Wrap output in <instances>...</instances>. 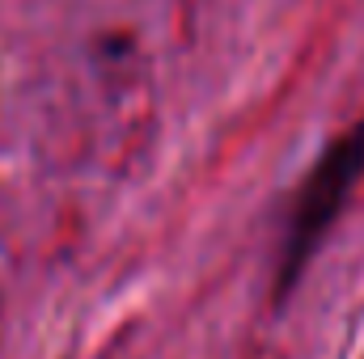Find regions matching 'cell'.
I'll return each mask as SVG.
<instances>
[{
	"label": "cell",
	"mask_w": 364,
	"mask_h": 359,
	"mask_svg": "<svg viewBox=\"0 0 364 359\" xmlns=\"http://www.w3.org/2000/svg\"><path fill=\"white\" fill-rule=\"evenodd\" d=\"M364 174V123L343 131L322 161L309 170V178L296 194L288 233H284V254H279V270H275V296H288L296 287V279L305 275L309 258L318 254L322 237L331 233V224L343 216V203L352 194V186Z\"/></svg>",
	"instance_id": "1"
}]
</instances>
